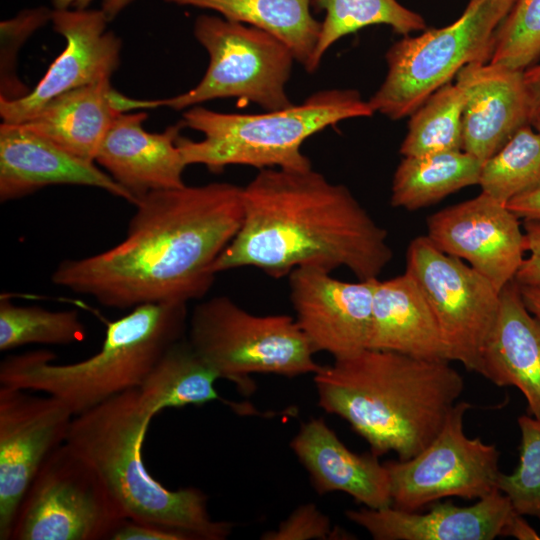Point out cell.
Segmentation results:
<instances>
[{
    "mask_svg": "<svg viewBox=\"0 0 540 540\" xmlns=\"http://www.w3.org/2000/svg\"><path fill=\"white\" fill-rule=\"evenodd\" d=\"M134 205L121 242L60 262L52 282L116 309L201 299L213 284L214 262L241 226L242 187L185 184Z\"/></svg>",
    "mask_w": 540,
    "mask_h": 540,
    "instance_id": "cell-1",
    "label": "cell"
},
{
    "mask_svg": "<svg viewBox=\"0 0 540 540\" xmlns=\"http://www.w3.org/2000/svg\"><path fill=\"white\" fill-rule=\"evenodd\" d=\"M241 226L212 272L254 267L279 279L299 267H345L379 277L393 252L387 232L342 184L312 168L261 169L242 187Z\"/></svg>",
    "mask_w": 540,
    "mask_h": 540,
    "instance_id": "cell-2",
    "label": "cell"
},
{
    "mask_svg": "<svg viewBox=\"0 0 540 540\" xmlns=\"http://www.w3.org/2000/svg\"><path fill=\"white\" fill-rule=\"evenodd\" d=\"M318 405L346 420L377 457L407 460L439 433L464 389L447 360L366 348L313 374Z\"/></svg>",
    "mask_w": 540,
    "mask_h": 540,
    "instance_id": "cell-3",
    "label": "cell"
},
{
    "mask_svg": "<svg viewBox=\"0 0 540 540\" xmlns=\"http://www.w3.org/2000/svg\"><path fill=\"white\" fill-rule=\"evenodd\" d=\"M152 417L137 389L74 416L65 443L99 475L128 519L157 524L190 540H224L234 525L214 520L196 487L168 489L145 468L142 446Z\"/></svg>",
    "mask_w": 540,
    "mask_h": 540,
    "instance_id": "cell-4",
    "label": "cell"
},
{
    "mask_svg": "<svg viewBox=\"0 0 540 540\" xmlns=\"http://www.w3.org/2000/svg\"><path fill=\"white\" fill-rule=\"evenodd\" d=\"M187 326L185 303L140 305L109 322L101 349L84 360L57 364L48 350L5 357L0 385L53 396L76 416L139 388L165 350L184 337Z\"/></svg>",
    "mask_w": 540,
    "mask_h": 540,
    "instance_id": "cell-5",
    "label": "cell"
},
{
    "mask_svg": "<svg viewBox=\"0 0 540 540\" xmlns=\"http://www.w3.org/2000/svg\"><path fill=\"white\" fill-rule=\"evenodd\" d=\"M374 113L369 102L351 89L318 91L299 105L260 114L196 106L184 112L182 123L204 138L179 136L176 142L187 166L201 164L213 172L228 165L306 170L312 168L311 161L301 147L309 137L342 120Z\"/></svg>",
    "mask_w": 540,
    "mask_h": 540,
    "instance_id": "cell-6",
    "label": "cell"
},
{
    "mask_svg": "<svg viewBox=\"0 0 540 540\" xmlns=\"http://www.w3.org/2000/svg\"><path fill=\"white\" fill-rule=\"evenodd\" d=\"M515 0H470L452 24L404 36L386 53L388 71L368 101L397 120L411 115L467 64L490 60L497 28Z\"/></svg>",
    "mask_w": 540,
    "mask_h": 540,
    "instance_id": "cell-7",
    "label": "cell"
},
{
    "mask_svg": "<svg viewBox=\"0 0 540 540\" xmlns=\"http://www.w3.org/2000/svg\"><path fill=\"white\" fill-rule=\"evenodd\" d=\"M188 340L219 374L245 392L254 373L297 377L314 374L321 365L314 350L289 315L252 314L227 296L195 306L188 319Z\"/></svg>",
    "mask_w": 540,
    "mask_h": 540,
    "instance_id": "cell-8",
    "label": "cell"
},
{
    "mask_svg": "<svg viewBox=\"0 0 540 540\" xmlns=\"http://www.w3.org/2000/svg\"><path fill=\"white\" fill-rule=\"evenodd\" d=\"M194 36L207 50L209 65L191 90L171 98L151 100V107L184 109L218 98L234 97L266 111L292 106L286 92L295 57L273 35L243 23L200 15Z\"/></svg>",
    "mask_w": 540,
    "mask_h": 540,
    "instance_id": "cell-9",
    "label": "cell"
},
{
    "mask_svg": "<svg viewBox=\"0 0 540 540\" xmlns=\"http://www.w3.org/2000/svg\"><path fill=\"white\" fill-rule=\"evenodd\" d=\"M125 519L96 471L64 442L27 489L10 540H110Z\"/></svg>",
    "mask_w": 540,
    "mask_h": 540,
    "instance_id": "cell-10",
    "label": "cell"
},
{
    "mask_svg": "<svg viewBox=\"0 0 540 540\" xmlns=\"http://www.w3.org/2000/svg\"><path fill=\"white\" fill-rule=\"evenodd\" d=\"M405 272L417 283L434 314L448 360L478 373L500 292L485 276L441 251L427 236L409 243Z\"/></svg>",
    "mask_w": 540,
    "mask_h": 540,
    "instance_id": "cell-11",
    "label": "cell"
},
{
    "mask_svg": "<svg viewBox=\"0 0 540 540\" xmlns=\"http://www.w3.org/2000/svg\"><path fill=\"white\" fill-rule=\"evenodd\" d=\"M468 402H457L436 437L407 460L387 461L392 506L407 511L446 497L480 499L498 490L499 451L464 432Z\"/></svg>",
    "mask_w": 540,
    "mask_h": 540,
    "instance_id": "cell-12",
    "label": "cell"
},
{
    "mask_svg": "<svg viewBox=\"0 0 540 540\" xmlns=\"http://www.w3.org/2000/svg\"><path fill=\"white\" fill-rule=\"evenodd\" d=\"M74 414L59 399L0 385V539L47 456L66 441Z\"/></svg>",
    "mask_w": 540,
    "mask_h": 540,
    "instance_id": "cell-13",
    "label": "cell"
},
{
    "mask_svg": "<svg viewBox=\"0 0 540 540\" xmlns=\"http://www.w3.org/2000/svg\"><path fill=\"white\" fill-rule=\"evenodd\" d=\"M519 218L481 192L427 218V237L444 253L465 260L501 290L523 260L525 235Z\"/></svg>",
    "mask_w": 540,
    "mask_h": 540,
    "instance_id": "cell-14",
    "label": "cell"
},
{
    "mask_svg": "<svg viewBox=\"0 0 540 540\" xmlns=\"http://www.w3.org/2000/svg\"><path fill=\"white\" fill-rule=\"evenodd\" d=\"M108 21L102 9H53V29L64 37L65 48L32 91L0 98L3 122L21 124L55 97L110 79L119 66L121 40L107 30Z\"/></svg>",
    "mask_w": 540,
    "mask_h": 540,
    "instance_id": "cell-15",
    "label": "cell"
},
{
    "mask_svg": "<svg viewBox=\"0 0 540 540\" xmlns=\"http://www.w3.org/2000/svg\"><path fill=\"white\" fill-rule=\"evenodd\" d=\"M288 276L294 318L315 353L337 359L368 348L377 278L346 282L318 267Z\"/></svg>",
    "mask_w": 540,
    "mask_h": 540,
    "instance_id": "cell-16",
    "label": "cell"
},
{
    "mask_svg": "<svg viewBox=\"0 0 540 540\" xmlns=\"http://www.w3.org/2000/svg\"><path fill=\"white\" fill-rule=\"evenodd\" d=\"M456 82L465 94L462 150L484 163L530 121L524 70L474 62L457 73Z\"/></svg>",
    "mask_w": 540,
    "mask_h": 540,
    "instance_id": "cell-17",
    "label": "cell"
},
{
    "mask_svg": "<svg viewBox=\"0 0 540 540\" xmlns=\"http://www.w3.org/2000/svg\"><path fill=\"white\" fill-rule=\"evenodd\" d=\"M145 112L121 113L105 135L95 162L131 196L182 187L187 166L177 145L182 121L161 133L143 128Z\"/></svg>",
    "mask_w": 540,
    "mask_h": 540,
    "instance_id": "cell-18",
    "label": "cell"
},
{
    "mask_svg": "<svg viewBox=\"0 0 540 540\" xmlns=\"http://www.w3.org/2000/svg\"><path fill=\"white\" fill-rule=\"evenodd\" d=\"M515 513L497 490L470 506L436 501L425 513L389 506L347 510L345 515L375 540H493L504 536Z\"/></svg>",
    "mask_w": 540,
    "mask_h": 540,
    "instance_id": "cell-19",
    "label": "cell"
},
{
    "mask_svg": "<svg viewBox=\"0 0 540 540\" xmlns=\"http://www.w3.org/2000/svg\"><path fill=\"white\" fill-rule=\"evenodd\" d=\"M94 161L77 157L21 124L0 125V200L23 198L50 185L95 187L133 204Z\"/></svg>",
    "mask_w": 540,
    "mask_h": 540,
    "instance_id": "cell-20",
    "label": "cell"
},
{
    "mask_svg": "<svg viewBox=\"0 0 540 540\" xmlns=\"http://www.w3.org/2000/svg\"><path fill=\"white\" fill-rule=\"evenodd\" d=\"M290 447L319 495L340 491L368 508L392 506L385 464L372 453L352 452L324 419L302 423Z\"/></svg>",
    "mask_w": 540,
    "mask_h": 540,
    "instance_id": "cell-21",
    "label": "cell"
},
{
    "mask_svg": "<svg viewBox=\"0 0 540 540\" xmlns=\"http://www.w3.org/2000/svg\"><path fill=\"white\" fill-rule=\"evenodd\" d=\"M478 373L497 386L518 388L530 415L540 420V318L527 309L515 280L500 292Z\"/></svg>",
    "mask_w": 540,
    "mask_h": 540,
    "instance_id": "cell-22",
    "label": "cell"
},
{
    "mask_svg": "<svg viewBox=\"0 0 540 540\" xmlns=\"http://www.w3.org/2000/svg\"><path fill=\"white\" fill-rule=\"evenodd\" d=\"M140 100L115 92L110 79L65 92L21 123L67 152L94 161L115 118Z\"/></svg>",
    "mask_w": 540,
    "mask_h": 540,
    "instance_id": "cell-23",
    "label": "cell"
},
{
    "mask_svg": "<svg viewBox=\"0 0 540 540\" xmlns=\"http://www.w3.org/2000/svg\"><path fill=\"white\" fill-rule=\"evenodd\" d=\"M368 348L449 361L434 314L406 272L375 280Z\"/></svg>",
    "mask_w": 540,
    "mask_h": 540,
    "instance_id": "cell-24",
    "label": "cell"
},
{
    "mask_svg": "<svg viewBox=\"0 0 540 540\" xmlns=\"http://www.w3.org/2000/svg\"><path fill=\"white\" fill-rule=\"evenodd\" d=\"M220 13L223 18L248 24L281 40L295 60L311 72L321 22L310 11L312 0H164Z\"/></svg>",
    "mask_w": 540,
    "mask_h": 540,
    "instance_id": "cell-25",
    "label": "cell"
},
{
    "mask_svg": "<svg viewBox=\"0 0 540 540\" xmlns=\"http://www.w3.org/2000/svg\"><path fill=\"white\" fill-rule=\"evenodd\" d=\"M219 374L197 353L187 338L172 343L138 388L143 410L159 412L222 400L215 382Z\"/></svg>",
    "mask_w": 540,
    "mask_h": 540,
    "instance_id": "cell-26",
    "label": "cell"
},
{
    "mask_svg": "<svg viewBox=\"0 0 540 540\" xmlns=\"http://www.w3.org/2000/svg\"><path fill=\"white\" fill-rule=\"evenodd\" d=\"M483 163L463 150L405 156L393 176L391 205L417 210L479 183Z\"/></svg>",
    "mask_w": 540,
    "mask_h": 540,
    "instance_id": "cell-27",
    "label": "cell"
},
{
    "mask_svg": "<svg viewBox=\"0 0 540 540\" xmlns=\"http://www.w3.org/2000/svg\"><path fill=\"white\" fill-rule=\"evenodd\" d=\"M312 5L325 11L312 61L318 69L327 50L340 38L370 25L384 24L407 36L426 30L424 18L404 7L397 0H312Z\"/></svg>",
    "mask_w": 540,
    "mask_h": 540,
    "instance_id": "cell-28",
    "label": "cell"
},
{
    "mask_svg": "<svg viewBox=\"0 0 540 540\" xmlns=\"http://www.w3.org/2000/svg\"><path fill=\"white\" fill-rule=\"evenodd\" d=\"M464 102V90L457 82L432 93L410 115L400 153L405 157L462 150Z\"/></svg>",
    "mask_w": 540,
    "mask_h": 540,
    "instance_id": "cell-29",
    "label": "cell"
},
{
    "mask_svg": "<svg viewBox=\"0 0 540 540\" xmlns=\"http://www.w3.org/2000/svg\"><path fill=\"white\" fill-rule=\"evenodd\" d=\"M481 192L500 203L540 187V134L522 126L481 169Z\"/></svg>",
    "mask_w": 540,
    "mask_h": 540,
    "instance_id": "cell-30",
    "label": "cell"
},
{
    "mask_svg": "<svg viewBox=\"0 0 540 540\" xmlns=\"http://www.w3.org/2000/svg\"><path fill=\"white\" fill-rule=\"evenodd\" d=\"M86 337L76 309L51 311L38 306H18L0 298V351L28 344L71 345Z\"/></svg>",
    "mask_w": 540,
    "mask_h": 540,
    "instance_id": "cell-31",
    "label": "cell"
},
{
    "mask_svg": "<svg viewBox=\"0 0 540 540\" xmlns=\"http://www.w3.org/2000/svg\"><path fill=\"white\" fill-rule=\"evenodd\" d=\"M518 425L521 432L519 464L511 474L500 473L497 487L518 514L540 521V420L522 415Z\"/></svg>",
    "mask_w": 540,
    "mask_h": 540,
    "instance_id": "cell-32",
    "label": "cell"
},
{
    "mask_svg": "<svg viewBox=\"0 0 540 540\" xmlns=\"http://www.w3.org/2000/svg\"><path fill=\"white\" fill-rule=\"evenodd\" d=\"M540 55V0H515L496 30L489 63L524 70Z\"/></svg>",
    "mask_w": 540,
    "mask_h": 540,
    "instance_id": "cell-33",
    "label": "cell"
},
{
    "mask_svg": "<svg viewBox=\"0 0 540 540\" xmlns=\"http://www.w3.org/2000/svg\"><path fill=\"white\" fill-rule=\"evenodd\" d=\"M346 536L342 530L333 528L329 517L314 503L295 508L276 529L263 533L262 540H327Z\"/></svg>",
    "mask_w": 540,
    "mask_h": 540,
    "instance_id": "cell-34",
    "label": "cell"
},
{
    "mask_svg": "<svg viewBox=\"0 0 540 540\" xmlns=\"http://www.w3.org/2000/svg\"><path fill=\"white\" fill-rule=\"evenodd\" d=\"M525 247L529 252L514 280L518 285H540V222L524 221Z\"/></svg>",
    "mask_w": 540,
    "mask_h": 540,
    "instance_id": "cell-35",
    "label": "cell"
},
{
    "mask_svg": "<svg viewBox=\"0 0 540 540\" xmlns=\"http://www.w3.org/2000/svg\"><path fill=\"white\" fill-rule=\"evenodd\" d=\"M110 540H190L185 534L152 523L125 519Z\"/></svg>",
    "mask_w": 540,
    "mask_h": 540,
    "instance_id": "cell-36",
    "label": "cell"
},
{
    "mask_svg": "<svg viewBox=\"0 0 540 540\" xmlns=\"http://www.w3.org/2000/svg\"><path fill=\"white\" fill-rule=\"evenodd\" d=\"M506 205L519 219L540 222V187L513 198Z\"/></svg>",
    "mask_w": 540,
    "mask_h": 540,
    "instance_id": "cell-37",
    "label": "cell"
},
{
    "mask_svg": "<svg viewBox=\"0 0 540 540\" xmlns=\"http://www.w3.org/2000/svg\"><path fill=\"white\" fill-rule=\"evenodd\" d=\"M524 81L530 103V121L540 116V65L524 70Z\"/></svg>",
    "mask_w": 540,
    "mask_h": 540,
    "instance_id": "cell-38",
    "label": "cell"
},
{
    "mask_svg": "<svg viewBox=\"0 0 540 540\" xmlns=\"http://www.w3.org/2000/svg\"><path fill=\"white\" fill-rule=\"evenodd\" d=\"M504 536L514 537L518 540H538L539 534L535 529L523 518V515L517 512L511 518L506 527Z\"/></svg>",
    "mask_w": 540,
    "mask_h": 540,
    "instance_id": "cell-39",
    "label": "cell"
},
{
    "mask_svg": "<svg viewBox=\"0 0 540 540\" xmlns=\"http://www.w3.org/2000/svg\"><path fill=\"white\" fill-rule=\"evenodd\" d=\"M519 287L527 309L540 318V285H519Z\"/></svg>",
    "mask_w": 540,
    "mask_h": 540,
    "instance_id": "cell-40",
    "label": "cell"
},
{
    "mask_svg": "<svg viewBox=\"0 0 540 540\" xmlns=\"http://www.w3.org/2000/svg\"><path fill=\"white\" fill-rule=\"evenodd\" d=\"M54 9H86L92 0H51Z\"/></svg>",
    "mask_w": 540,
    "mask_h": 540,
    "instance_id": "cell-41",
    "label": "cell"
},
{
    "mask_svg": "<svg viewBox=\"0 0 540 540\" xmlns=\"http://www.w3.org/2000/svg\"><path fill=\"white\" fill-rule=\"evenodd\" d=\"M131 1L132 0H104L103 1V10L111 18H114Z\"/></svg>",
    "mask_w": 540,
    "mask_h": 540,
    "instance_id": "cell-42",
    "label": "cell"
},
{
    "mask_svg": "<svg viewBox=\"0 0 540 540\" xmlns=\"http://www.w3.org/2000/svg\"><path fill=\"white\" fill-rule=\"evenodd\" d=\"M535 122L537 124L538 133L540 134V116L535 120Z\"/></svg>",
    "mask_w": 540,
    "mask_h": 540,
    "instance_id": "cell-43",
    "label": "cell"
}]
</instances>
